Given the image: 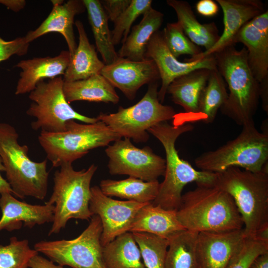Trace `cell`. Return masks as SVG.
<instances>
[{
	"label": "cell",
	"mask_w": 268,
	"mask_h": 268,
	"mask_svg": "<svg viewBox=\"0 0 268 268\" xmlns=\"http://www.w3.org/2000/svg\"><path fill=\"white\" fill-rule=\"evenodd\" d=\"M185 230L196 232H220L243 228L235 203L227 192L214 184H197L182 195L176 210Z\"/></svg>",
	"instance_id": "6da1fadb"
},
{
	"label": "cell",
	"mask_w": 268,
	"mask_h": 268,
	"mask_svg": "<svg viewBox=\"0 0 268 268\" xmlns=\"http://www.w3.org/2000/svg\"><path fill=\"white\" fill-rule=\"evenodd\" d=\"M193 129L194 127L190 124L171 125L163 122L147 131L161 142L166 155L164 179L159 184L157 197L152 202L153 204L165 209L177 210L181 204L183 189L188 184H214L216 173L195 169L179 156L176 148L177 138Z\"/></svg>",
	"instance_id": "7a4b0ae2"
},
{
	"label": "cell",
	"mask_w": 268,
	"mask_h": 268,
	"mask_svg": "<svg viewBox=\"0 0 268 268\" xmlns=\"http://www.w3.org/2000/svg\"><path fill=\"white\" fill-rule=\"evenodd\" d=\"M214 184L232 198L246 237L268 231V166L258 172L230 167L217 173Z\"/></svg>",
	"instance_id": "3957f363"
},
{
	"label": "cell",
	"mask_w": 268,
	"mask_h": 268,
	"mask_svg": "<svg viewBox=\"0 0 268 268\" xmlns=\"http://www.w3.org/2000/svg\"><path fill=\"white\" fill-rule=\"evenodd\" d=\"M247 51L235 45L213 54L217 71L227 83L228 97L220 110L237 125L253 122L259 104L260 83L249 66Z\"/></svg>",
	"instance_id": "277c9868"
},
{
	"label": "cell",
	"mask_w": 268,
	"mask_h": 268,
	"mask_svg": "<svg viewBox=\"0 0 268 268\" xmlns=\"http://www.w3.org/2000/svg\"><path fill=\"white\" fill-rule=\"evenodd\" d=\"M18 137L13 127L0 123V157L6 181L15 197L22 199L32 197L43 200L48 191L47 160H31L28 156V146L20 144Z\"/></svg>",
	"instance_id": "5b68a950"
},
{
	"label": "cell",
	"mask_w": 268,
	"mask_h": 268,
	"mask_svg": "<svg viewBox=\"0 0 268 268\" xmlns=\"http://www.w3.org/2000/svg\"><path fill=\"white\" fill-rule=\"evenodd\" d=\"M268 132H260L253 121L243 125L235 138L198 156L195 163L200 170L216 173L233 167L258 172L268 166Z\"/></svg>",
	"instance_id": "8992f818"
},
{
	"label": "cell",
	"mask_w": 268,
	"mask_h": 268,
	"mask_svg": "<svg viewBox=\"0 0 268 268\" xmlns=\"http://www.w3.org/2000/svg\"><path fill=\"white\" fill-rule=\"evenodd\" d=\"M53 177V192L45 203L54 205L52 225L48 235L59 233L71 219L88 220L93 214L89 209L90 184L97 166L75 170L71 163L60 167Z\"/></svg>",
	"instance_id": "52a82bcc"
},
{
	"label": "cell",
	"mask_w": 268,
	"mask_h": 268,
	"mask_svg": "<svg viewBox=\"0 0 268 268\" xmlns=\"http://www.w3.org/2000/svg\"><path fill=\"white\" fill-rule=\"evenodd\" d=\"M121 138L103 122L80 124L70 120L60 133L41 132L38 141L54 167L71 163L90 150Z\"/></svg>",
	"instance_id": "ba28073f"
},
{
	"label": "cell",
	"mask_w": 268,
	"mask_h": 268,
	"mask_svg": "<svg viewBox=\"0 0 268 268\" xmlns=\"http://www.w3.org/2000/svg\"><path fill=\"white\" fill-rule=\"evenodd\" d=\"M158 87V81L149 84L144 96L135 104L126 108L120 106L115 113H101L96 118L121 138L145 142L150 128L174 119L176 114L173 107L159 101Z\"/></svg>",
	"instance_id": "9c48e42d"
},
{
	"label": "cell",
	"mask_w": 268,
	"mask_h": 268,
	"mask_svg": "<svg viewBox=\"0 0 268 268\" xmlns=\"http://www.w3.org/2000/svg\"><path fill=\"white\" fill-rule=\"evenodd\" d=\"M64 79L61 76L47 82L42 80L29 93V98L32 103L26 114L35 118L31 123L33 130L60 133L66 130V124L70 120L79 121L86 124L98 121L96 117L81 115L70 106L64 95Z\"/></svg>",
	"instance_id": "30bf717a"
},
{
	"label": "cell",
	"mask_w": 268,
	"mask_h": 268,
	"mask_svg": "<svg viewBox=\"0 0 268 268\" xmlns=\"http://www.w3.org/2000/svg\"><path fill=\"white\" fill-rule=\"evenodd\" d=\"M102 226L99 217L93 215L87 227L70 240L41 241L34 249L62 266L72 268H106L100 239Z\"/></svg>",
	"instance_id": "8fae6325"
},
{
	"label": "cell",
	"mask_w": 268,
	"mask_h": 268,
	"mask_svg": "<svg viewBox=\"0 0 268 268\" xmlns=\"http://www.w3.org/2000/svg\"><path fill=\"white\" fill-rule=\"evenodd\" d=\"M105 153L111 175H127L148 182L164 176L165 159L149 146L136 147L128 138H120L108 145Z\"/></svg>",
	"instance_id": "7c38bea8"
},
{
	"label": "cell",
	"mask_w": 268,
	"mask_h": 268,
	"mask_svg": "<svg viewBox=\"0 0 268 268\" xmlns=\"http://www.w3.org/2000/svg\"><path fill=\"white\" fill-rule=\"evenodd\" d=\"M148 203L113 199L104 195L99 186L91 187L89 209L93 215H98L101 220L102 246L129 232L138 211Z\"/></svg>",
	"instance_id": "4fadbf2b"
},
{
	"label": "cell",
	"mask_w": 268,
	"mask_h": 268,
	"mask_svg": "<svg viewBox=\"0 0 268 268\" xmlns=\"http://www.w3.org/2000/svg\"><path fill=\"white\" fill-rule=\"evenodd\" d=\"M145 58L153 60L158 68L161 79L158 97L161 103L164 102L169 85L175 78L198 69L217 70L213 54L195 61H179L168 49L162 32L159 30L155 32L150 39L147 45Z\"/></svg>",
	"instance_id": "5bb4252c"
},
{
	"label": "cell",
	"mask_w": 268,
	"mask_h": 268,
	"mask_svg": "<svg viewBox=\"0 0 268 268\" xmlns=\"http://www.w3.org/2000/svg\"><path fill=\"white\" fill-rule=\"evenodd\" d=\"M100 74L130 100L134 99L142 86L160 79L155 62L148 58L134 61L118 57L112 64L105 65Z\"/></svg>",
	"instance_id": "9a60e30c"
},
{
	"label": "cell",
	"mask_w": 268,
	"mask_h": 268,
	"mask_svg": "<svg viewBox=\"0 0 268 268\" xmlns=\"http://www.w3.org/2000/svg\"><path fill=\"white\" fill-rule=\"evenodd\" d=\"M246 237L243 228L198 233L196 242L198 268H227Z\"/></svg>",
	"instance_id": "2e32d148"
},
{
	"label": "cell",
	"mask_w": 268,
	"mask_h": 268,
	"mask_svg": "<svg viewBox=\"0 0 268 268\" xmlns=\"http://www.w3.org/2000/svg\"><path fill=\"white\" fill-rule=\"evenodd\" d=\"M223 13V31L217 42L209 50L192 57L188 61L201 59L231 46L239 30L248 22L265 12L260 0H216Z\"/></svg>",
	"instance_id": "e0dca14e"
},
{
	"label": "cell",
	"mask_w": 268,
	"mask_h": 268,
	"mask_svg": "<svg viewBox=\"0 0 268 268\" xmlns=\"http://www.w3.org/2000/svg\"><path fill=\"white\" fill-rule=\"evenodd\" d=\"M246 48L249 66L260 83L268 79V10L246 24L235 36L233 44Z\"/></svg>",
	"instance_id": "ac0fdd59"
},
{
	"label": "cell",
	"mask_w": 268,
	"mask_h": 268,
	"mask_svg": "<svg viewBox=\"0 0 268 268\" xmlns=\"http://www.w3.org/2000/svg\"><path fill=\"white\" fill-rule=\"evenodd\" d=\"M0 231L19 230L23 223L24 227L31 228L53 220L54 205L29 204L17 200L10 193L0 194Z\"/></svg>",
	"instance_id": "d6986e66"
},
{
	"label": "cell",
	"mask_w": 268,
	"mask_h": 268,
	"mask_svg": "<svg viewBox=\"0 0 268 268\" xmlns=\"http://www.w3.org/2000/svg\"><path fill=\"white\" fill-rule=\"evenodd\" d=\"M53 8L48 17L34 30L29 31L24 37L26 42H31L37 38L50 32H58L65 39L68 48L70 59L76 49L73 26L76 15L85 9L83 0H51Z\"/></svg>",
	"instance_id": "ffe728a7"
},
{
	"label": "cell",
	"mask_w": 268,
	"mask_h": 268,
	"mask_svg": "<svg viewBox=\"0 0 268 268\" xmlns=\"http://www.w3.org/2000/svg\"><path fill=\"white\" fill-rule=\"evenodd\" d=\"M69 62L68 51H62L54 57L34 58L20 61L15 66L21 69L15 94L30 93L40 81L64 75Z\"/></svg>",
	"instance_id": "44dd1931"
},
{
	"label": "cell",
	"mask_w": 268,
	"mask_h": 268,
	"mask_svg": "<svg viewBox=\"0 0 268 268\" xmlns=\"http://www.w3.org/2000/svg\"><path fill=\"white\" fill-rule=\"evenodd\" d=\"M185 230L176 210L165 209L149 202L138 211L129 232L149 233L169 240Z\"/></svg>",
	"instance_id": "7402d4cb"
},
{
	"label": "cell",
	"mask_w": 268,
	"mask_h": 268,
	"mask_svg": "<svg viewBox=\"0 0 268 268\" xmlns=\"http://www.w3.org/2000/svg\"><path fill=\"white\" fill-rule=\"evenodd\" d=\"M211 71L206 68L192 71L175 78L169 85L167 93L174 103L184 109L186 114L196 116L200 97Z\"/></svg>",
	"instance_id": "603a6c76"
},
{
	"label": "cell",
	"mask_w": 268,
	"mask_h": 268,
	"mask_svg": "<svg viewBox=\"0 0 268 268\" xmlns=\"http://www.w3.org/2000/svg\"><path fill=\"white\" fill-rule=\"evenodd\" d=\"M75 25L79 34V42L64 74V81H74L100 74L105 66L98 57L95 46L88 40L83 23L76 20Z\"/></svg>",
	"instance_id": "cb8c5ba5"
},
{
	"label": "cell",
	"mask_w": 268,
	"mask_h": 268,
	"mask_svg": "<svg viewBox=\"0 0 268 268\" xmlns=\"http://www.w3.org/2000/svg\"><path fill=\"white\" fill-rule=\"evenodd\" d=\"M164 15L151 7L143 14L140 22L134 26L118 53V57L134 61L145 59L147 45L152 35L158 31Z\"/></svg>",
	"instance_id": "d4e9b609"
},
{
	"label": "cell",
	"mask_w": 268,
	"mask_h": 268,
	"mask_svg": "<svg viewBox=\"0 0 268 268\" xmlns=\"http://www.w3.org/2000/svg\"><path fill=\"white\" fill-rule=\"evenodd\" d=\"M63 91L69 104L77 101L117 104L120 100L115 87L101 74L84 79L64 81Z\"/></svg>",
	"instance_id": "484cf974"
},
{
	"label": "cell",
	"mask_w": 268,
	"mask_h": 268,
	"mask_svg": "<svg viewBox=\"0 0 268 268\" xmlns=\"http://www.w3.org/2000/svg\"><path fill=\"white\" fill-rule=\"evenodd\" d=\"M166 2L176 12L177 22L192 42L199 47H203L207 51L217 42L220 35L214 22L201 24L186 1L167 0Z\"/></svg>",
	"instance_id": "4316f807"
},
{
	"label": "cell",
	"mask_w": 268,
	"mask_h": 268,
	"mask_svg": "<svg viewBox=\"0 0 268 268\" xmlns=\"http://www.w3.org/2000/svg\"><path fill=\"white\" fill-rule=\"evenodd\" d=\"M159 183L158 180L144 181L134 177L121 180H102L99 188L106 196L116 197L138 202H152L156 198Z\"/></svg>",
	"instance_id": "83f0119b"
},
{
	"label": "cell",
	"mask_w": 268,
	"mask_h": 268,
	"mask_svg": "<svg viewBox=\"0 0 268 268\" xmlns=\"http://www.w3.org/2000/svg\"><path fill=\"white\" fill-rule=\"evenodd\" d=\"M103 257L106 268H145L139 248L130 232L103 246Z\"/></svg>",
	"instance_id": "f1b7e54d"
},
{
	"label": "cell",
	"mask_w": 268,
	"mask_h": 268,
	"mask_svg": "<svg viewBox=\"0 0 268 268\" xmlns=\"http://www.w3.org/2000/svg\"><path fill=\"white\" fill-rule=\"evenodd\" d=\"M83 2L87 11L97 50L104 64H111L117 60L118 55L112 43L108 16L100 0H83Z\"/></svg>",
	"instance_id": "f546056e"
},
{
	"label": "cell",
	"mask_w": 268,
	"mask_h": 268,
	"mask_svg": "<svg viewBox=\"0 0 268 268\" xmlns=\"http://www.w3.org/2000/svg\"><path fill=\"white\" fill-rule=\"evenodd\" d=\"M228 95L226 83L222 76L217 69L211 70L200 97L195 121L201 120L206 124L212 123Z\"/></svg>",
	"instance_id": "4dcf8cb0"
},
{
	"label": "cell",
	"mask_w": 268,
	"mask_h": 268,
	"mask_svg": "<svg viewBox=\"0 0 268 268\" xmlns=\"http://www.w3.org/2000/svg\"><path fill=\"white\" fill-rule=\"evenodd\" d=\"M198 233L185 230L169 240L165 268H198L196 253Z\"/></svg>",
	"instance_id": "1f68e13d"
},
{
	"label": "cell",
	"mask_w": 268,
	"mask_h": 268,
	"mask_svg": "<svg viewBox=\"0 0 268 268\" xmlns=\"http://www.w3.org/2000/svg\"><path fill=\"white\" fill-rule=\"evenodd\" d=\"M132 233L145 268H165L169 240L147 233Z\"/></svg>",
	"instance_id": "d6a6232c"
},
{
	"label": "cell",
	"mask_w": 268,
	"mask_h": 268,
	"mask_svg": "<svg viewBox=\"0 0 268 268\" xmlns=\"http://www.w3.org/2000/svg\"><path fill=\"white\" fill-rule=\"evenodd\" d=\"M38 254L27 239L12 237L8 245H0V268H28L31 259Z\"/></svg>",
	"instance_id": "836d02e7"
},
{
	"label": "cell",
	"mask_w": 268,
	"mask_h": 268,
	"mask_svg": "<svg viewBox=\"0 0 268 268\" xmlns=\"http://www.w3.org/2000/svg\"><path fill=\"white\" fill-rule=\"evenodd\" d=\"M151 4V0H132L128 7L114 22V29L111 34L114 46L125 41L133 22L152 7Z\"/></svg>",
	"instance_id": "e575fe53"
},
{
	"label": "cell",
	"mask_w": 268,
	"mask_h": 268,
	"mask_svg": "<svg viewBox=\"0 0 268 268\" xmlns=\"http://www.w3.org/2000/svg\"><path fill=\"white\" fill-rule=\"evenodd\" d=\"M162 34L168 49L177 59L183 55L192 57L203 52L185 35L178 22L167 23Z\"/></svg>",
	"instance_id": "d590c367"
},
{
	"label": "cell",
	"mask_w": 268,
	"mask_h": 268,
	"mask_svg": "<svg viewBox=\"0 0 268 268\" xmlns=\"http://www.w3.org/2000/svg\"><path fill=\"white\" fill-rule=\"evenodd\" d=\"M268 251V240L259 237H246L227 268H250L260 255Z\"/></svg>",
	"instance_id": "8d00e7d4"
},
{
	"label": "cell",
	"mask_w": 268,
	"mask_h": 268,
	"mask_svg": "<svg viewBox=\"0 0 268 268\" xmlns=\"http://www.w3.org/2000/svg\"><path fill=\"white\" fill-rule=\"evenodd\" d=\"M29 46L24 37H17L11 41H5L0 37V62L11 56H23L27 54Z\"/></svg>",
	"instance_id": "74e56055"
},
{
	"label": "cell",
	"mask_w": 268,
	"mask_h": 268,
	"mask_svg": "<svg viewBox=\"0 0 268 268\" xmlns=\"http://www.w3.org/2000/svg\"><path fill=\"white\" fill-rule=\"evenodd\" d=\"M132 0H103L100 2L109 20L114 22L128 7Z\"/></svg>",
	"instance_id": "f35d334b"
},
{
	"label": "cell",
	"mask_w": 268,
	"mask_h": 268,
	"mask_svg": "<svg viewBox=\"0 0 268 268\" xmlns=\"http://www.w3.org/2000/svg\"><path fill=\"white\" fill-rule=\"evenodd\" d=\"M197 12L205 17H212L217 14L219 6L216 2L212 0H200L196 5Z\"/></svg>",
	"instance_id": "ab89813d"
},
{
	"label": "cell",
	"mask_w": 268,
	"mask_h": 268,
	"mask_svg": "<svg viewBox=\"0 0 268 268\" xmlns=\"http://www.w3.org/2000/svg\"><path fill=\"white\" fill-rule=\"evenodd\" d=\"M30 268H65L59 265H56L51 260L38 254L34 256L29 264Z\"/></svg>",
	"instance_id": "60d3db41"
},
{
	"label": "cell",
	"mask_w": 268,
	"mask_h": 268,
	"mask_svg": "<svg viewBox=\"0 0 268 268\" xmlns=\"http://www.w3.org/2000/svg\"><path fill=\"white\" fill-rule=\"evenodd\" d=\"M250 268H268V251L258 256Z\"/></svg>",
	"instance_id": "b9f144b4"
},
{
	"label": "cell",
	"mask_w": 268,
	"mask_h": 268,
	"mask_svg": "<svg viewBox=\"0 0 268 268\" xmlns=\"http://www.w3.org/2000/svg\"><path fill=\"white\" fill-rule=\"evenodd\" d=\"M0 3L14 11H18L23 9L26 4V1L24 0H0Z\"/></svg>",
	"instance_id": "7bdbcfd3"
},
{
	"label": "cell",
	"mask_w": 268,
	"mask_h": 268,
	"mask_svg": "<svg viewBox=\"0 0 268 268\" xmlns=\"http://www.w3.org/2000/svg\"><path fill=\"white\" fill-rule=\"evenodd\" d=\"M1 171H4V167L0 157V195L4 193H10L12 194V191L9 184L0 174Z\"/></svg>",
	"instance_id": "ee69618b"
}]
</instances>
